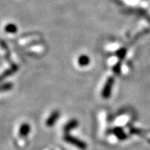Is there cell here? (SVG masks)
<instances>
[{
	"label": "cell",
	"mask_w": 150,
	"mask_h": 150,
	"mask_svg": "<svg viewBox=\"0 0 150 150\" xmlns=\"http://www.w3.org/2000/svg\"><path fill=\"white\" fill-rule=\"evenodd\" d=\"M119 70H120V67H119V64L116 65V66L114 67V71H115L116 74H118V73H119Z\"/></svg>",
	"instance_id": "obj_7"
},
{
	"label": "cell",
	"mask_w": 150,
	"mask_h": 150,
	"mask_svg": "<svg viewBox=\"0 0 150 150\" xmlns=\"http://www.w3.org/2000/svg\"><path fill=\"white\" fill-rule=\"evenodd\" d=\"M112 132H113L114 135L118 138V139L123 140L127 138V135L125 134L123 129H121V128H115L112 130Z\"/></svg>",
	"instance_id": "obj_5"
},
{
	"label": "cell",
	"mask_w": 150,
	"mask_h": 150,
	"mask_svg": "<svg viewBox=\"0 0 150 150\" xmlns=\"http://www.w3.org/2000/svg\"><path fill=\"white\" fill-rule=\"evenodd\" d=\"M64 140L66 142L69 143L71 144L74 145L75 147L79 148L82 150H85L87 149V144L85 142L82 141L79 139H77L74 136H71L69 134H66L64 136Z\"/></svg>",
	"instance_id": "obj_1"
},
{
	"label": "cell",
	"mask_w": 150,
	"mask_h": 150,
	"mask_svg": "<svg viewBox=\"0 0 150 150\" xmlns=\"http://www.w3.org/2000/svg\"><path fill=\"white\" fill-rule=\"evenodd\" d=\"M88 63H89V59L87 56H85V55L81 56L79 59V64L81 66H85V65L88 64Z\"/></svg>",
	"instance_id": "obj_6"
},
{
	"label": "cell",
	"mask_w": 150,
	"mask_h": 150,
	"mask_svg": "<svg viewBox=\"0 0 150 150\" xmlns=\"http://www.w3.org/2000/svg\"><path fill=\"white\" fill-rule=\"evenodd\" d=\"M113 83H114V79L112 77L108 78L107 82L104 84V87H103L102 90V93H101V95H102L103 98H108L109 97L111 96Z\"/></svg>",
	"instance_id": "obj_2"
},
{
	"label": "cell",
	"mask_w": 150,
	"mask_h": 150,
	"mask_svg": "<svg viewBox=\"0 0 150 150\" xmlns=\"http://www.w3.org/2000/svg\"><path fill=\"white\" fill-rule=\"evenodd\" d=\"M59 115H60V113H59V111H54L50 115V117L48 118V120H47V125L48 126H52L58 120V118H59Z\"/></svg>",
	"instance_id": "obj_4"
},
{
	"label": "cell",
	"mask_w": 150,
	"mask_h": 150,
	"mask_svg": "<svg viewBox=\"0 0 150 150\" xmlns=\"http://www.w3.org/2000/svg\"><path fill=\"white\" fill-rule=\"evenodd\" d=\"M78 126H79V122H78V120H76V119H73V120L69 121V123L65 125L64 131L67 133V134H68V133H69V131H71V130L76 129V128H78Z\"/></svg>",
	"instance_id": "obj_3"
}]
</instances>
